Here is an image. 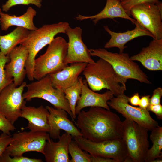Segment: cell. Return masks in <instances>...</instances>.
<instances>
[{
	"mask_svg": "<svg viewBox=\"0 0 162 162\" xmlns=\"http://www.w3.org/2000/svg\"><path fill=\"white\" fill-rule=\"evenodd\" d=\"M77 115L76 124L84 138L95 142L122 138V122L110 110L91 107Z\"/></svg>",
	"mask_w": 162,
	"mask_h": 162,
	"instance_id": "6da1fadb",
	"label": "cell"
},
{
	"mask_svg": "<svg viewBox=\"0 0 162 162\" xmlns=\"http://www.w3.org/2000/svg\"><path fill=\"white\" fill-rule=\"evenodd\" d=\"M82 72L88 85L94 92L106 89L116 97L126 90L127 79L118 74L109 62L101 58L87 64Z\"/></svg>",
	"mask_w": 162,
	"mask_h": 162,
	"instance_id": "7a4b0ae2",
	"label": "cell"
},
{
	"mask_svg": "<svg viewBox=\"0 0 162 162\" xmlns=\"http://www.w3.org/2000/svg\"><path fill=\"white\" fill-rule=\"evenodd\" d=\"M69 24L60 22L51 24L44 25L37 29L29 31L27 38L20 44L27 50L28 55L25 68L28 79L33 81L34 61L36 55L46 45L49 44L58 34L65 33Z\"/></svg>",
	"mask_w": 162,
	"mask_h": 162,
	"instance_id": "3957f363",
	"label": "cell"
},
{
	"mask_svg": "<svg viewBox=\"0 0 162 162\" xmlns=\"http://www.w3.org/2000/svg\"><path fill=\"white\" fill-rule=\"evenodd\" d=\"M48 45L44 53L35 60L33 75L37 80L60 71L68 65L65 62L68 45L65 40L58 36Z\"/></svg>",
	"mask_w": 162,
	"mask_h": 162,
	"instance_id": "277c9868",
	"label": "cell"
},
{
	"mask_svg": "<svg viewBox=\"0 0 162 162\" xmlns=\"http://www.w3.org/2000/svg\"><path fill=\"white\" fill-rule=\"evenodd\" d=\"M147 129L128 119L122 122L123 139L128 155L125 162H144L149 146Z\"/></svg>",
	"mask_w": 162,
	"mask_h": 162,
	"instance_id": "5b68a950",
	"label": "cell"
},
{
	"mask_svg": "<svg viewBox=\"0 0 162 162\" xmlns=\"http://www.w3.org/2000/svg\"><path fill=\"white\" fill-rule=\"evenodd\" d=\"M90 54L101 58L109 62L115 71L127 79H133L146 84H151L146 75L139 65L129 57L127 53H112L106 49H90Z\"/></svg>",
	"mask_w": 162,
	"mask_h": 162,
	"instance_id": "8992f818",
	"label": "cell"
},
{
	"mask_svg": "<svg viewBox=\"0 0 162 162\" xmlns=\"http://www.w3.org/2000/svg\"><path fill=\"white\" fill-rule=\"evenodd\" d=\"M37 81L26 84L27 91L23 93L25 100L29 101L34 98H39L46 100L56 109L66 111L76 123L73 118L69 102L64 93L53 86L49 74Z\"/></svg>",
	"mask_w": 162,
	"mask_h": 162,
	"instance_id": "52a82bcc",
	"label": "cell"
},
{
	"mask_svg": "<svg viewBox=\"0 0 162 162\" xmlns=\"http://www.w3.org/2000/svg\"><path fill=\"white\" fill-rule=\"evenodd\" d=\"M80 148L92 155L111 158L116 162H124L127 155L122 138L95 142L81 136L74 137Z\"/></svg>",
	"mask_w": 162,
	"mask_h": 162,
	"instance_id": "ba28073f",
	"label": "cell"
},
{
	"mask_svg": "<svg viewBox=\"0 0 162 162\" xmlns=\"http://www.w3.org/2000/svg\"><path fill=\"white\" fill-rule=\"evenodd\" d=\"M49 134L44 132L24 131L15 133L4 152L11 157L22 156L25 153L36 152L43 154Z\"/></svg>",
	"mask_w": 162,
	"mask_h": 162,
	"instance_id": "9c48e42d",
	"label": "cell"
},
{
	"mask_svg": "<svg viewBox=\"0 0 162 162\" xmlns=\"http://www.w3.org/2000/svg\"><path fill=\"white\" fill-rule=\"evenodd\" d=\"M132 15L141 25L149 31L154 39H162V4H140L130 10Z\"/></svg>",
	"mask_w": 162,
	"mask_h": 162,
	"instance_id": "30bf717a",
	"label": "cell"
},
{
	"mask_svg": "<svg viewBox=\"0 0 162 162\" xmlns=\"http://www.w3.org/2000/svg\"><path fill=\"white\" fill-rule=\"evenodd\" d=\"M26 84L23 82L16 87L13 82L0 92V112L13 124L20 117L22 110L26 105L23 92Z\"/></svg>",
	"mask_w": 162,
	"mask_h": 162,
	"instance_id": "8fae6325",
	"label": "cell"
},
{
	"mask_svg": "<svg viewBox=\"0 0 162 162\" xmlns=\"http://www.w3.org/2000/svg\"><path fill=\"white\" fill-rule=\"evenodd\" d=\"M128 98L124 93L113 97L108 101L107 104L125 118L134 122L149 131L159 126L158 122L151 117L149 111L130 104Z\"/></svg>",
	"mask_w": 162,
	"mask_h": 162,
	"instance_id": "7c38bea8",
	"label": "cell"
},
{
	"mask_svg": "<svg viewBox=\"0 0 162 162\" xmlns=\"http://www.w3.org/2000/svg\"><path fill=\"white\" fill-rule=\"evenodd\" d=\"M82 29L80 27L73 28L69 26L66 30L65 33L68 38L65 60L67 64L79 63L91 64L95 62L91 57L90 50L82 41Z\"/></svg>",
	"mask_w": 162,
	"mask_h": 162,
	"instance_id": "4fadbf2b",
	"label": "cell"
},
{
	"mask_svg": "<svg viewBox=\"0 0 162 162\" xmlns=\"http://www.w3.org/2000/svg\"><path fill=\"white\" fill-rule=\"evenodd\" d=\"M46 107L49 112L48 120L50 137L54 139H58L60 136L61 130H64L73 137L82 136L80 130L68 118V113L66 111L49 106H46Z\"/></svg>",
	"mask_w": 162,
	"mask_h": 162,
	"instance_id": "5bb4252c",
	"label": "cell"
},
{
	"mask_svg": "<svg viewBox=\"0 0 162 162\" xmlns=\"http://www.w3.org/2000/svg\"><path fill=\"white\" fill-rule=\"evenodd\" d=\"M7 55L9 61L5 66L6 74L8 77L13 78L14 83L18 87L23 83L26 75L25 64L28 51L20 45L15 47Z\"/></svg>",
	"mask_w": 162,
	"mask_h": 162,
	"instance_id": "9a60e30c",
	"label": "cell"
},
{
	"mask_svg": "<svg viewBox=\"0 0 162 162\" xmlns=\"http://www.w3.org/2000/svg\"><path fill=\"white\" fill-rule=\"evenodd\" d=\"M130 58L139 62L147 69L152 71L162 70V39L153 38L148 46L143 47L139 53Z\"/></svg>",
	"mask_w": 162,
	"mask_h": 162,
	"instance_id": "2e32d148",
	"label": "cell"
},
{
	"mask_svg": "<svg viewBox=\"0 0 162 162\" xmlns=\"http://www.w3.org/2000/svg\"><path fill=\"white\" fill-rule=\"evenodd\" d=\"M113 93L108 90L103 94L96 93L90 89L86 80H83L80 97L76 107V115L87 107H99L110 110L108 101L114 97Z\"/></svg>",
	"mask_w": 162,
	"mask_h": 162,
	"instance_id": "e0dca14e",
	"label": "cell"
},
{
	"mask_svg": "<svg viewBox=\"0 0 162 162\" xmlns=\"http://www.w3.org/2000/svg\"><path fill=\"white\" fill-rule=\"evenodd\" d=\"M72 136L65 132L57 142L50 139L46 141L43 151L47 162H70L68 147Z\"/></svg>",
	"mask_w": 162,
	"mask_h": 162,
	"instance_id": "ac0fdd59",
	"label": "cell"
},
{
	"mask_svg": "<svg viewBox=\"0 0 162 162\" xmlns=\"http://www.w3.org/2000/svg\"><path fill=\"white\" fill-rule=\"evenodd\" d=\"M135 25L136 27L134 29L123 32H114L110 30L108 26H104L105 31L111 36L110 39L105 45L104 48L117 47L119 49V53H122L127 47L125 46L126 44L135 38L142 36H150L154 38L152 34L137 21Z\"/></svg>",
	"mask_w": 162,
	"mask_h": 162,
	"instance_id": "d6986e66",
	"label": "cell"
},
{
	"mask_svg": "<svg viewBox=\"0 0 162 162\" xmlns=\"http://www.w3.org/2000/svg\"><path fill=\"white\" fill-rule=\"evenodd\" d=\"M87 64L85 63L70 64L60 71L49 74L53 86L63 92L76 82Z\"/></svg>",
	"mask_w": 162,
	"mask_h": 162,
	"instance_id": "ffe728a7",
	"label": "cell"
},
{
	"mask_svg": "<svg viewBox=\"0 0 162 162\" xmlns=\"http://www.w3.org/2000/svg\"><path fill=\"white\" fill-rule=\"evenodd\" d=\"M49 114L48 110L42 105L38 107L26 105L22 110L20 117L28 121L26 128L34 132H49L50 126L48 117Z\"/></svg>",
	"mask_w": 162,
	"mask_h": 162,
	"instance_id": "44dd1931",
	"label": "cell"
},
{
	"mask_svg": "<svg viewBox=\"0 0 162 162\" xmlns=\"http://www.w3.org/2000/svg\"><path fill=\"white\" fill-rule=\"evenodd\" d=\"M117 18L128 20L134 24L137 22L127 14L119 0H106L104 8L100 13L95 15L88 16L79 14L76 17V19L79 21L89 19L96 25L102 19H113Z\"/></svg>",
	"mask_w": 162,
	"mask_h": 162,
	"instance_id": "7402d4cb",
	"label": "cell"
},
{
	"mask_svg": "<svg viewBox=\"0 0 162 162\" xmlns=\"http://www.w3.org/2000/svg\"><path fill=\"white\" fill-rule=\"evenodd\" d=\"M37 12L31 7H29L26 13L20 16L10 15L1 11L0 12V24L2 30L7 31L13 26L22 27L29 31L37 29L34 25L33 19L36 16Z\"/></svg>",
	"mask_w": 162,
	"mask_h": 162,
	"instance_id": "603a6c76",
	"label": "cell"
},
{
	"mask_svg": "<svg viewBox=\"0 0 162 162\" xmlns=\"http://www.w3.org/2000/svg\"><path fill=\"white\" fill-rule=\"evenodd\" d=\"M29 31L25 28L17 27L12 32L4 35L0 34V51L5 56L27 37Z\"/></svg>",
	"mask_w": 162,
	"mask_h": 162,
	"instance_id": "cb8c5ba5",
	"label": "cell"
},
{
	"mask_svg": "<svg viewBox=\"0 0 162 162\" xmlns=\"http://www.w3.org/2000/svg\"><path fill=\"white\" fill-rule=\"evenodd\" d=\"M151 131L150 138L153 144L147 153L145 162H152L156 158H162V127L159 125Z\"/></svg>",
	"mask_w": 162,
	"mask_h": 162,
	"instance_id": "d4e9b609",
	"label": "cell"
},
{
	"mask_svg": "<svg viewBox=\"0 0 162 162\" xmlns=\"http://www.w3.org/2000/svg\"><path fill=\"white\" fill-rule=\"evenodd\" d=\"M83 83L82 77H79L76 82L64 91L65 98L68 100L73 118H76L75 109L78 101L80 98Z\"/></svg>",
	"mask_w": 162,
	"mask_h": 162,
	"instance_id": "484cf974",
	"label": "cell"
},
{
	"mask_svg": "<svg viewBox=\"0 0 162 162\" xmlns=\"http://www.w3.org/2000/svg\"><path fill=\"white\" fill-rule=\"evenodd\" d=\"M68 153L71 157L70 162H91V154L83 151L75 141L72 140L70 143Z\"/></svg>",
	"mask_w": 162,
	"mask_h": 162,
	"instance_id": "4316f807",
	"label": "cell"
},
{
	"mask_svg": "<svg viewBox=\"0 0 162 162\" xmlns=\"http://www.w3.org/2000/svg\"><path fill=\"white\" fill-rule=\"evenodd\" d=\"M9 61L8 55L5 56L0 51V92L5 87L13 82V79L8 77L4 67Z\"/></svg>",
	"mask_w": 162,
	"mask_h": 162,
	"instance_id": "83f0119b",
	"label": "cell"
},
{
	"mask_svg": "<svg viewBox=\"0 0 162 162\" xmlns=\"http://www.w3.org/2000/svg\"><path fill=\"white\" fill-rule=\"evenodd\" d=\"M42 0H8L2 6V10L7 12L12 7L17 5H28L29 4L35 5L39 8L42 6Z\"/></svg>",
	"mask_w": 162,
	"mask_h": 162,
	"instance_id": "f1b7e54d",
	"label": "cell"
},
{
	"mask_svg": "<svg viewBox=\"0 0 162 162\" xmlns=\"http://www.w3.org/2000/svg\"><path fill=\"white\" fill-rule=\"evenodd\" d=\"M40 159L33 158L22 156L11 157L4 152L0 157V162H42Z\"/></svg>",
	"mask_w": 162,
	"mask_h": 162,
	"instance_id": "f546056e",
	"label": "cell"
},
{
	"mask_svg": "<svg viewBox=\"0 0 162 162\" xmlns=\"http://www.w3.org/2000/svg\"><path fill=\"white\" fill-rule=\"evenodd\" d=\"M159 2V0H127L121 3L127 14L130 16V10L133 7L146 3L156 4Z\"/></svg>",
	"mask_w": 162,
	"mask_h": 162,
	"instance_id": "4dcf8cb0",
	"label": "cell"
},
{
	"mask_svg": "<svg viewBox=\"0 0 162 162\" xmlns=\"http://www.w3.org/2000/svg\"><path fill=\"white\" fill-rule=\"evenodd\" d=\"M15 126L0 112V130L3 133L10 135V132L16 130Z\"/></svg>",
	"mask_w": 162,
	"mask_h": 162,
	"instance_id": "1f68e13d",
	"label": "cell"
},
{
	"mask_svg": "<svg viewBox=\"0 0 162 162\" xmlns=\"http://www.w3.org/2000/svg\"><path fill=\"white\" fill-rule=\"evenodd\" d=\"M10 135L3 133L0 135V157L10 142Z\"/></svg>",
	"mask_w": 162,
	"mask_h": 162,
	"instance_id": "d6a6232c",
	"label": "cell"
},
{
	"mask_svg": "<svg viewBox=\"0 0 162 162\" xmlns=\"http://www.w3.org/2000/svg\"><path fill=\"white\" fill-rule=\"evenodd\" d=\"M162 96V88L158 87L153 92L151 97L150 98V104L153 105L160 104V100Z\"/></svg>",
	"mask_w": 162,
	"mask_h": 162,
	"instance_id": "836d02e7",
	"label": "cell"
},
{
	"mask_svg": "<svg viewBox=\"0 0 162 162\" xmlns=\"http://www.w3.org/2000/svg\"><path fill=\"white\" fill-rule=\"evenodd\" d=\"M147 110L154 113L158 119H162V106L161 104L155 105L150 104Z\"/></svg>",
	"mask_w": 162,
	"mask_h": 162,
	"instance_id": "e575fe53",
	"label": "cell"
},
{
	"mask_svg": "<svg viewBox=\"0 0 162 162\" xmlns=\"http://www.w3.org/2000/svg\"><path fill=\"white\" fill-rule=\"evenodd\" d=\"M150 95L142 96L140 99L139 106L140 107L147 109L150 104Z\"/></svg>",
	"mask_w": 162,
	"mask_h": 162,
	"instance_id": "d590c367",
	"label": "cell"
},
{
	"mask_svg": "<svg viewBox=\"0 0 162 162\" xmlns=\"http://www.w3.org/2000/svg\"><path fill=\"white\" fill-rule=\"evenodd\" d=\"M91 162H116L113 159L91 155Z\"/></svg>",
	"mask_w": 162,
	"mask_h": 162,
	"instance_id": "8d00e7d4",
	"label": "cell"
},
{
	"mask_svg": "<svg viewBox=\"0 0 162 162\" xmlns=\"http://www.w3.org/2000/svg\"><path fill=\"white\" fill-rule=\"evenodd\" d=\"M140 99L139 94L138 92H136L131 97H128V102L132 106H139Z\"/></svg>",
	"mask_w": 162,
	"mask_h": 162,
	"instance_id": "74e56055",
	"label": "cell"
},
{
	"mask_svg": "<svg viewBox=\"0 0 162 162\" xmlns=\"http://www.w3.org/2000/svg\"><path fill=\"white\" fill-rule=\"evenodd\" d=\"M162 158H156L153 160L152 162H161L162 161Z\"/></svg>",
	"mask_w": 162,
	"mask_h": 162,
	"instance_id": "f35d334b",
	"label": "cell"
},
{
	"mask_svg": "<svg viewBox=\"0 0 162 162\" xmlns=\"http://www.w3.org/2000/svg\"><path fill=\"white\" fill-rule=\"evenodd\" d=\"M121 2H123L124 1H125L127 0H119Z\"/></svg>",
	"mask_w": 162,
	"mask_h": 162,
	"instance_id": "ab89813d",
	"label": "cell"
},
{
	"mask_svg": "<svg viewBox=\"0 0 162 162\" xmlns=\"http://www.w3.org/2000/svg\"><path fill=\"white\" fill-rule=\"evenodd\" d=\"M2 11V10L1 9V8H0V12Z\"/></svg>",
	"mask_w": 162,
	"mask_h": 162,
	"instance_id": "60d3db41",
	"label": "cell"
}]
</instances>
